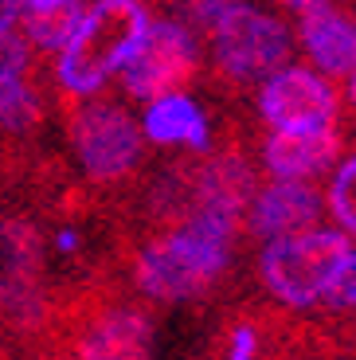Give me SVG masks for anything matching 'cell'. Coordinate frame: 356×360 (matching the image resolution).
Segmentation results:
<instances>
[{"label":"cell","mask_w":356,"mask_h":360,"mask_svg":"<svg viewBox=\"0 0 356 360\" xmlns=\"http://www.w3.org/2000/svg\"><path fill=\"white\" fill-rule=\"evenodd\" d=\"M239 219L220 212H192L172 231L157 235L134 255V282L145 297L180 306L212 290L231 266Z\"/></svg>","instance_id":"6da1fadb"},{"label":"cell","mask_w":356,"mask_h":360,"mask_svg":"<svg viewBox=\"0 0 356 360\" xmlns=\"http://www.w3.org/2000/svg\"><path fill=\"white\" fill-rule=\"evenodd\" d=\"M149 24L153 16L145 0H94L59 55V90L71 98L102 90L137 55L141 39L149 36Z\"/></svg>","instance_id":"7a4b0ae2"},{"label":"cell","mask_w":356,"mask_h":360,"mask_svg":"<svg viewBox=\"0 0 356 360\" xmlns=\"http://www.w3.org/2000/svg\"><path fill=\"white\" fill-rule=\"evenodd\" d=\"M212 71L223 86H258L298 51L294 24L258 0H231L208 27Z\"/></svg>","instance_id":"3957f363"},{"label":"cell","mask_w":356,"mask_h":360,"mask_svg":"<svg viewBox=\"0 0 356 360\" xmlns=\"http://www.w3.org/2000/svg\"><path fill=\"white\" fill-rule=\"evenodd\" d=\"M352 235L337 224H313L294 235L267 239L258 251V282L286 309H317L333 290Z\"/></svg>","instance_id":"277c9868"},{"label":"cell","mask_w":356,"mask_h":360,"mask_svg":"<svg viewBox=\"0 0 356 360\" xmlns=\"http://www.w3.org/2000/svg\"><path fill=\"white\" fill-rule=\"evenodd\" d=\"M255 114L267 129H325L341 126L345 94L337 79L321 75L305 59H290L255 86Z\"/></svg>","instance_id":"5b68a950"},{"label":"cell","mask_w":356,"mask_h":360,"mask_svg":"<svg viewBox=\"0 0 356 360\" xmlns=\"http://www.w3.org/2000/svg\"><path fill=\"white\" fill-rule=\"evenodd\" d=\"M71 145L87 180L94 184H122L145 161V134L141 122L122 102H90L71 117Z\"/></svg>","instance_id":"8992f818"},{"label":"cell","mask_w":356,"mask_h":360,"mask_svg":"<svg viewBox=\"0 0 356 360\" xmlns=\"http://www.w3.org/2000/svg\"><path fill=\"white\" fill-rule=\"evenodd\" d=\"M200 67H204L200 32H192V27L177 16L153 20L149 36L141 39L137 55L122 67V90L134 102H153V98H160V94L192 86Z\"/></svg>","instance_id":"52a82bcc"},{"label":"cell","mask_w":356,"mask_h":360,"mask_svg":"<svg viewBox=\"0 0 356 360\" xmlns=\"http://www.w3.org/2000/svg\"><path fill=\"white\" fill-rule=\"evenodd\" d=\"M325 216V192L317 180H278L270 176L262 188L250 196L243 212V227L250 239H278V235H294L302 227L321 224Z\"/></svg>","instance_id":"ba28073f"},{"label":"cell","mask_w":356,"mask_h":360,"mask_svg":"<svg viewBox=\"0 0 356 360\" xmlns=\"http://www.w3.org/2000/svg\"><path fill=\"white\" fill-rule=\"evenodd\" d=\"M294 36L302 59L321 75L341 82L356 67V12L337 0H313L298 12Z\"/></svg>","instance_id":"9c48e42d"},{"label":"cell","mask_w":356,"mask_h":360,"mask_svg":"<svg viewBox=\"0 0 356 360\" xmlns=\"http://www.w3.org/2000/svg\"><path fill=\"white\" fill-rule=\"evenodd\" d=\"M345 153V134L341 126L325 129H267L258 145V161L267 176L278 180H317L329 176L337 157Z\"/></svg>","instance_id":"30bf717a"},{"label":"cell","mask_w":356,"mask_h":360,"mask_svg":"<svg viewBox=\"0 0 356 360\" xmlns=\"http://www.w3.org/2000/svg\"><path fill=\"white\" fill-rule=\"evenodd\" d=\"M75 360H149L153 325L134 306H106L75 329Z\"/></svg>","instance_id":"8fae6325"},{"label":"cell","mask_w":356,"mask_h":360,"mask_svg":"<svg viewBox=\"0 0 356 360\" xmlns=\"http://www.w3.org/2000/svg\"><path fill=\"white\" fill-rule=\"evenodd\" d=\"M255 192H258L255 165L235 149L192 161V212H220V216H231L243 224V212H247Z\"/></svg>","instance_id":"7c38bea8"},{"label":"cell","mask_w":356,"mask_h":360,"mask_svg":"<svg viewBox=\"0 0 356 360\" xmlns=\"http://www.w3.org/2000/svg\"><path fill=\"white\" fill-rule=\"evenodd\" d=\"M141 134L145 141L160 145V149L177 145V149H188V153H208L212 149V117L192 94L172 90V94L145 102Z\"/></svg>","instance_id":"4fadbf2b"},{"label":"cell","mask_w":356,"mask_h":360,"mask_svg":"<svg viewBox=\"0 0 356 360\" xmlns=\"http://www.w3.org/2000/svg\"><path fill=\"white\" fill-rule=\"evenodd\" d=\"M32 71V44L16 32L0 36V129L27 134L44 122V102L27 82Z\"/></svg>","instance_id":"5bb4252c"},{"label":"cell","mask_w":356,"mask_h":360,"mask_svg":"<svg viewBox=\"0 0 356 360\" xmlns=\"http://www.w3.org/2000/svg\"><path fill=\"white\" fill-rule=\"evenodd\" d=\"M82 0H20V24H24V39L39 51H63L79 32Z\"/></svg>","instance_id":"9a60e30c"},{"label":"cell","mask_w":356,"mask_h":360,"mask_svg":"<svg viewBox=\"0 0 356 360\" xmlns=\"http://www.w3.org/2000/svg\"><path fill=\"white\" fill-rule=\"evenodd\" d=\"M325 216L345 235L356 239V145L337 157V165L325 176Z\"/></svg>","instance_id":"2e32d148"},{"label":"cell","mask_w":356,"mask_h":360,"mask_svg":"<svg viewBox=\"0 0 356 360\" xmlns=\"http://www.w3.org/2000/svg\"><path fill=\"white\" fill-rule=\"evenodd\" d=\"M325 309H337V314L356 309V243L348 247L345 262H341V270H337V278H333V290L325 294Z\"/></svg>","instance_id":"e0dca14e"},{"label":"cell","mask_w":356,"mask_h":360,"mask_svg":"<svg viewBox=\"0 0 356 360\" xmlns=\"http://www.w3.org/2000/svg\"><path fill=\"white\" fill-rule=\"evenodd\" d=\"M231 0H177V20H184L192 32L208 36V27L220 20V12L227 8Z\"/></svg>","instance_id":"ac0fdd59"},{"label":"cell","mask_w":356,"mask_h":360,"mask_svg":"<svg viewBox=\"0 0 356 360\" xmlns=\"http://www.w3.org/2000/svg\"><path fill=\"white\" fill-rule=\"evenodd\" d=\"M227 360H258V329L255 325H235L227 337Z\"/></svg>","instance_id":"d6986e66"},{"label":"cell","mask_w":356,"mask_h":360,"mask_svg":"<svg viewBox=\"0 0 356 360\" xmlns=\"http://www.w3.org/2000/svg\"><path fill=\"white\" fill-rule=\"evenodd\" d=\"M16 20H20V0H0V36L12 32Z\"/></svg>","instance_id":"ffe728a7"},{"label":"cell","mask_w":356,"mask_h":360,"mask_svg":"<svg viewBox=\"0 0 356 360\" xmlns=\"http://www.w3.org/2000/svg\"><path fill=\"white\" fill-rule=\"evenodd\" d=\"M341 94H345V110L356 117V67L345 75V79H341Z\"/></svg>","instance_id":"44dd1931"},{"label":"cell","mask_w":356,"mask_h":360,"mask_svg":"<svg viewBox=\"0 0 356 360\" xmlns=\"http://www.w3.org/2000/svg\"><path fill=\"white\" fill-rule=\"evenodd\" d=\"M274 4H278V8H282V12H294V16H298V12H302V8H310L313 0H274Z\"/></svg>","instance_id":"7402d4cb"},{"label":"cell","mask_w":356,"mask_h":360,"mask_svg":"<svg viewBox=\"0 0 356 360\" xmlns=\"http://www.w3.org/2000/svg\"><path fill=\"white\" fill-rule=\"evenodd\" d=\"M0 306H4V286H0Z\"/></svg>","instance_id":"603a6c76"}]
</instances>
